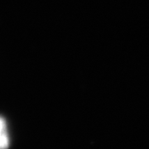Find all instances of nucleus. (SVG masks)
<instances>
[{"instance_id": "f257e3e1", "label": "nucleus", "mask_w": 149, "mask_h": 149, "mask_svg": "<svg viewBox=\"0 0 149 149\" xmlns=\"http://www.w3.org/2000/svg\"><path fill=\"white\" fill-rule=\"evenodd\" d=\"M10 139L8 132L7 122L5 118L0 116V149H8L9 148Z\"/></svg>"}]
</instances>
